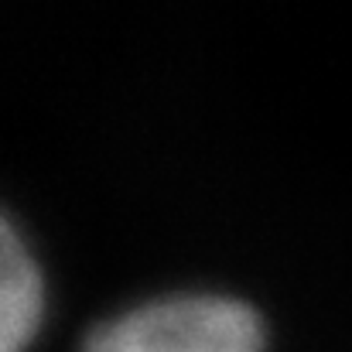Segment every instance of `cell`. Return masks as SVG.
<instances>
[{"mask_svg":"<svg viewBox=\"0 0 352 352\" xmlns=\"http://www.w3.org/2000/svg\"><path fill=\"white\" fill-rule=\"evenodd\" d=\"M256 315L233 298H168L96 329L86 352H260Z\"/></svg>","mask_w":352,"mask_h":352,"instance_id":"cell-1","label":"cell"},{"mask_svg":"<svg viewBox=\"0 0 352 352\" xmlns=\"http://www.w3.org/2000/svg\"><path fill=\"white\" fill-rule=\"evenodd\" d=\"M41 318V280L14 226L0 239V352H24Z\"/></svg>","mask_w":352,"mask_h":352,"instance_id":"cell-2","label":"cell"}]
</instances>
